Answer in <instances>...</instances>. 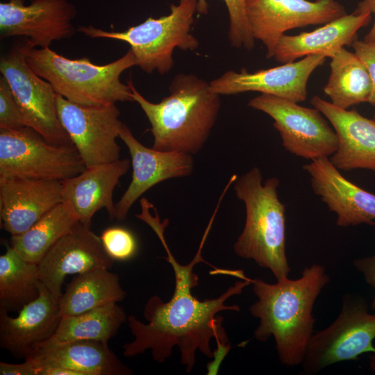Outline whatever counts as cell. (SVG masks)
Instances as JSON below:
<instances>
[{
	"mask_svg": "<svg viewBox=\"0 0 375 375\" xmlns=\"http://www.w3.org/2000/svg\"><path fill=\"white\" fill-rule=\"evenodd\" d=\"M103 246L108 256L114 260L125 261L132 258L138 250L133 234L122 227H110L101 236Z\"/></svg>",
	"mask_w": 375,
	"mask_h": 375,
	"instance_id": "30",
	"label": "cell"
},
{
	"mask_svg": "<svg viewBox=\"0 0 375 375\" xmlns=\"http://www.w3.org/2000/svg\"><path fill=\"white\" fill-rule=\"evenodd\" d=\"M119 138L128 149L133 169L131 181L115 204V219L121 222L126 219L134 203L151 188L169 178L190 176L193 172L194 160L186 153L145 147L124 124Z\"/></svg>",
	"mask_w": 375,
	"mask_h": 375,
	"instance_id": "16",
	"label": "cell"
},
{
	"mask_svg": "<svg viewBox=\"0 0 375 375\" xmlns=\"http://www.w3.org/2000/svg\"><path fill=\"white\" fill-rule=\"evenodd\" d=\"M127 320L124 310L117 303L76 315L62 316L55 333L44 343L87 340L108 344Z\"/></svg>",
	"mask_w": 375,
	"mask_h": 375,
	"instance_id": "27",
	"label": "cell"
},
{
	"mask_svg": "<svg viewBox=\"0 0 375 375\" xmlns=\"http://www.w3.org/2000/svg\"><path fill=\"white\" fill-rule=\"evenodd\" d=\"M130 165L128 159H119L86 168L62 181V201L72 206L79 222L85 225L90 226L94 214L103 208L107 210L110 219H115L114 190Z\"/></svg>",
	"mask_w": 375,
	"mask_h": 375,
	"instance_id": "21",
	"label": "cell"
},
{
	"mask_svg": "<svg viewBox=\"0 0 375 375\" xmlns=\"http://www.w3.org/2000/svg\"><path fill=\"white\" fill-rule=\"evenodd\" d=\"M28 126L23 112L6 79L0 77V128L18 129Z\"/></svg>",
	"mask_w": 375,
	"mask_h": 375,
	"instance_id": "31",
	"label": "cell"
},
{
	"mask_svg": "<svg viewBox=\"0 0 375 375\" xmlns=\"http://www.w3.org/2000/svg\"><path fill=\"white\" fill-rule=\"evenodd\" d=\"M62 201L61 181H0L1 228L11 235L22 234Z\"/></svg>",
	"mask_w": 375,
	"mask_h": 375,
	"instance_id": "20",
	"label": "cell"
},
{
	"mask_svg": "<svg viewBox=\"0 0 375 375\" xmlns=\"http://www.w3.org/2000/svg\"><path fill=\"white\" fill-rule=\"evenodd\" d=\"M12 317L0 309V347L13 357L27 359L55 333L61 315L46 286L41 282L40 294Z\"/></svg>",
	"mask_w": 375,
	"mask_h": 375,
	"instance_id": "18",
	"label": "cell"
},
{
	"mask_svg": "<svg viewBox=\"0 0 375 375\" xmlns=\"http://www.w3.org/2000/svg\"><path fill=\"white\" fill-rule=\"evenodd\" d=\"M6 251L0 256V309L19 312L40 294L38 264L27 261L4 242Z\"/></svg>",
	"mask_w": 375,
	"mask_h": 375,
	"instance_id": "28",
	"label": "cell"
},
{
	"mask_svg": "<svg viewBox=\"0 0 375 375\" xmlns=\"http://www.w3.org/2000/svg\"><path fill=\"white\" fill-rule=\"evenodd\" d=\"M211 224L207 228L199 249L194 258L187 265H181L175 259L165 242L160 238L172 265L175 288L172 297L163 301L158 295L151 297L144 309L147 323L140 322L133 315L128 317V325L134 339L122 346L123 355L134 357L150 350L153 359L164 362L172 356V349L178 347L181 364L190 373L196 362L199 350L208 358L214 357L210 340L215 339L217 349L231 347L228 338L222 326L223 318L217 315L222 310L239 312L238 305L225 303L231 297L240 294L251 284V278L235 282L219 297L201 301L192 294L191 290L198 285L199 276L194 272L195 265L206 262L201 256L203 246Z\"/></svg>",
	"mask_w": 375,
	"mask_h": 375,
	"instance_id": "1",
	"label": "cell"
},
{
	"mask_svg": "<svg viewBox=\"0 0 375 375\" xmlns=\"http://www.w3.org/2000/svg\"><path fill=\"white\" fill-rule=\"evenodd\" d=\"M229 16L228 38L233 47L244 48L251 51L255 47V41L247 17V0H223ZM197 12L201 15L208 12L206 0H197Z\"/></svg>",
	"mask_w": 375,
	"mask_h": 375,
	"instance_id": "29",
	"label": "cell"
},
{
	"mask_svg": "<svg viewBox=\"0 0 375 375\" xmlns=\"http://www.w3.org/2000/svg\"><path fill=\"white\" fill-rule=\"evenodd\" d=\"M76 14L69 0H6L0 3V36H24L35 47H49L74 35Z\"/></svg>",
	"mask_w": 375,
	"mask_h": 375,
	"instance_id": "13",
	"label": "cell"
},
{
	"mask_svg": "<svg viewBox=\"0 0 375 375\" xmlns=\"http://www.w3.org/2000/svg\"><path fill=\"white\" fill-rule=\"evenodd\" d=\"M114 261L106 251L100 237L90 226L78 222L40 261V278L58 303L67 276L97 268L110 269Z\"/></svg>",
	"mask_w": 375,
	"mask_h": 375,
	"instance_id": "15",
	"label": "cell"
},
{
	"mask_svg": "<svg viewBox=\"0 0 375 375\" xmlns=\"http://www.w3.org/2000/svg\"><path fill=\"white\" fill-rule=\"evenodd\" d=\"M326 58L323 55L312 54L297 62L253 72L245 68L239 72L228 70L210 81V87L219 95L259 92L299 103L306 99L311 74L324 63Z\"/></svg>",
	"mask_w": 375,
	"mask_h": 375,
	"instance_id": "14",
	"label": "cell"
},
{
	"mask_svg": "<svg viewBox=\"0 0 375 375\" xmlns=\"http://www.w3.org/2000/svg\"><path fill=\"white\" fill-rule=\"evenodd\" d=\"M39 367L30 358L19 364L0 362L1 375H39Z\"/></svg>",
	"mask_w": 375,
	"mask_h": 375,
	"instance_id": "33",
	"label": "cell"
},
{
	"mask_svg": "<svg viewBox=\"0 0 375 375\" xmlns=\"http://www.w3.org/2000/svg\"><path fill=\"white\" fill-rule=\"evenodd\" d=\"M78 222L72 206L62 201L26 232L11 235L8 244L22 258L38 264L50 249Z\"/></svg>",
	"mask_w": 375,
	"mask_h": 375,
	"instance_id": "25",
	"label": "cell"
},
{
	"mask_svg": "<svg viewBox=\"0 0 375 375\" xmlns=\"http://www.w3.org/2000/svg\"><path fill=\"white\" fill-rule=\"evenodd\" d=\"M331 73L324 87L331 103L342 109L369 102L372 85L369 74L357 56L341 48L331 58Z\"/></svg>",
	"mask_w": 375,
	"mask_h": 375,
	"instance_id": "26",
	"label": "cell"
},
{
	"mask_svg": "<svg viewBox=\"0 0 375 375\" xmlns=\"http://www.w3.org/2000/svg\"><path fill=\"white\" fill-rule=\"evenodd\" d=\"M279 184L276 177L263 182L260 169L253 167L237 178L233 188L246 210L244 226L234 251L269 269L277 281L288 278L291 271L285 252V206L278 198Z\"/></svg>",
	"mask_w": 375,
	"mask_h": 375,
	"instance_id": "4",
	"label": "cell"
},
{
	"mask_svg": "<svg viewBox=\"0 0 375 375\" xmlns=\"http://www.w3.org/2000/svg\"><path fill=\"white\" fill-rule=\"evenodd\" d=\"M330 281L324 268L314 264L304 268L301 276L268 283L251 279L257 301L249 308L259 319L254 338L260 342L273 336L281 362L288 367L301 365L313 335L315 302Z\"/></svg>",
	"mask_w": 375,
	"mask_h": 375,
	"instance_id": "2",
	"label": "cell"
},
{
	"mask_svg": "<svg viewBox=\"0 0 375 375\" xmlns=\"http://www.w3.org/2000/svg\"><path fill=\"white\" fill-rule=\"evenodd\" d=\"M126 294L116 274L97 268L77 274L67 285L58 303L61 317L72 316L122 301Z\"/></svg>",
	"mask_w": 375,
	"mask_h": 375,
	"instance_id": "24",
	"label": "cell"
},
{
	"mask_svg": "<svg viewBox=\"0 0 375 375\" xmlns=\"http://www.w3.org/2000/svg\"><path fill=\"white\" fill-rule=\"evenodd\" d=\"M303 168L315 194L335 213L338 226L375 225V194L345 178L328 158L312 160Z\"/></svg>",
	"mask_w": 375,
	"mask_h": 375,
	"instance_id": "17",
	"label": "cell"
},
{
	"mask_svg": "<svg viewBox=\"0 0 375 375\" xmlns=\"http://www.w3.org/2000/svg\"><path fill=\"white\" fill-rule=\"evenodd\" d=\"M39 368L59 367L81 375H130L133 371L123 364L108 344L79 340L64 343H44L29 357Z\"/></svg>",
	"mask_w": 375,
	"mask_h": 375,
	"instance_id": "23",
	"label": "cell"
},
{
	"mask_svg": "<svg viewBox=\"0 0 375 375\" xmlns=\"http://www.w3.org/2000/svg\"><path fill=\"white\" fill-rule=\"evenodd\" d=\"M26 61L56 94L73 103L97 106L134 101L130 86L120 80L123 72L136 65L131 49L116 60L99 65L88 57L70 59L49 47L37 49L31 45L26 51Z\"/></svg>",
	"mask_w": 375,
	"mask_h": 375,
	"instance_id": "5",
	"label": "cell"
},
{
	"mask_svg": "<svg viewBox=\"0 0 375 375\" xmlns=\"http://www.w3.org/2000/svg\"><path fill=\"white\" fill-rule=\"evenodd\" d=\"M197 0H178L172 4L168 15L149 17L124 31H107L92 25L80 26L78 31L92 38H109L125 42L135 56L136 65L147 74L156 71L163 75L174 65L175 48L194 51L199 40L190 33Z\"/></svg>",
	"mask_w": 375,
	"mask_h": 375,
	"instance_id": "6",
	"label": "cell"
},
{
	"mask_svg": "<svg viewBox=\"0 0 375 375\" xmlns=\"http://www.w3.org/2000/svg\"><path fill=\"white\" fill-rule=\"evenodd\" d=\"M353 13L356 15L373 13L375 15V0H362L358 3ZM364 40L375 43V21L369 33L365 36Z\"/></svg>",
	"mask_w": 375,
	"mask_h": 375,
	"instance_id": "35",
	"label": "cell"
},
{
	"mask_svg": "<svg viewBox=\"0 0 375 375\" xmlns=\"http://www.w3.org/2000/svg\"><path fill=\"white\" fill-rule=\"evenodd\" d=\"M372 355L369 356V365L371 369L375 372V352L371 353Z\"/></svg>",
	"mask_w": 375,
	"mask_h": 375,
	"instance_id": "36",
	"label": "cell"
},
{
	"mask_svg": "<svg viewBox=\"0 0 375 375\" xmlns=\"http://www.w3.org/2000/svg\"><path fill=\"white\" fill-rule=\"evenodd\" d=\"M371 14L345 15L310 32L283 35L275 47L274 57L282 64L312 54L331 58L344 46L352 45L357 31L366 26Z\"/></svg>",
	"mask_w": 375,
	"mask_h": 375,
	"instance_id": "22",
	"label": "cell"
},
{
	"mask_svg": "<svg viewBox=\"0 0 375 375\" xmlns=\"http://www.w3.org/2000/svg\"><path fill=\"white\" fill-rule=\"evenodd\" d=\"M374 340L375 315L369 312L363 298L346 294L336 319L311 336L301 363L303 372L315 374L331 365L375 352Z\"/></svg>",
	"mask_w": 375,
	"mask_h": 375,
	"instance_id": "8",
	"label": "cell"
},
{
	"mask_svg": "<svg viewBox=\"0 0 375 375\" xmlns=\"http://www.w3.org/2000/svg\"><path fill=\"white\" fill-rule=\"evenodd\" d=\"M310 103L326 117L337 135L338 147L330 156L331 163L340 171H375V120L356 110L337 107L317 95Z\"/></svg>",
	"mask_w": 375,
	"mask_h": 375,
	"instance_id": "19",
	"label": "cell"
},
{
	"mask_svg": "<svg viewBox=\"0 0 375 375\" xmlns=\"http://www.w3.org/2000/svg\"><path fill=\"white\" fill-rule=\"evenodd\" d=\"M31 45L33 44L25 38L1 57V76L8 81L28 126L50 143L74 145L60 122L52 85L37 75L26 61V51Z\"/></svg>",
	"mask_w": 375,
	"mask_h": 375,
	"instance_id": "9",
	"label": "cell"
},
{
	"mask_svg": "<svg viewBox=\"0 0 375 375\" xmlns=\"http://www.w3.org/2000/svg\"><path fill=\"white\" fill-rule=\"evenodd\" d=\"M246 12L253 36L266 47L267 58L274 57L285 31L325 24L347 14L337 0H247Z\"/></svg>",
	"mask_w": 375,
	"mask_h": 375,
	"instance_id": "12",
	"label": "cell"
},
{
	"mask_svg": "<svg viewBox=\"0 0 375 375\" xmlns=\"http://www.w3.org/2000/svg\"><path fill=\"white\" fill-rule=\"evenodd\" d=\"M85 169L74 145L50 143L29 126L0 128V181L31 178L62 181Z\"/></svg>",
	"mask_w": 375,
	"mask_h": 375,
	"instance_id": "7",
	"label": "cell"
},
{
	"mask_svg": "<svg viewBox=\"0 0 375 375\" xmlns=\"http://www.w3.org/2000/svg\"><path fill=\"white\" fill-rule=\"evenodd\" d=\"M60 122L86 168L119 159L117 139L123 125L115 103L85 106L56 94Z\"/></svg>",
	"mask_w": 375,
	"mask_h": 375,
	"instance_id": "11",
	"label": "cell"
},
{
	"mask_svg": "<svg viewBox=\"0 0 375 375\" xmlns=\"http://www.w3.org/2000/svg\"><path fill=\"white\" fill-rule=\"evenodd\" d=\"M248 106L274 119L283 147L292 154L312 161L336 151L337 135L317 108L267 94L252 98Z\"/></svg>",
	"mask_w": 375,
	"mask_h": 375,
	"instance_id": "10",
	"label": "cell"
},
{
	"mask_svg": "<svg viewBox=\"0 0 375 375\" xmlns=\"http://www.w3.org/2000/svg\"><path fill=\"white\" fill-rule=\"evenodd\" d=\"M353 265L363 275L365 281L374 290L371 307L375 310V252L371 256L354 260Z\"/></svg>",
	"mask_w": 375,
	"mask_h": 375,
	"instance_id": "34",
	"label": "cell"
},
{
	"mask_svg": "<svg viewBox=\"0 0 375 375\" xmlns=\"http://www.w3.org/2000/svg\"><path fill=\"white\" fill-rule=\"evenodd\" d=\"M351 46L370 77L372 90L368 103L375 106V43L356 39Z\"/></svg>",
	"mask_w": 375,
	"mask_h": 375,
	"instance_id": "32",
	"label": "cell"
},
{
	"mask_svg": "<svg viewBox=\"0 0 375 375\" xmlns=\"http://www.w3.org/2000/svg\"><path fill=\"white\" fill-rule=\"evenodd\" d=\"M127 84L151 124L152 148L192 156L202 149L221 106L220 95L209 83L193 74L178 73L171 81L169 94L158 103L145 99L131 76Z\"/></svg>",
	"mask_w": 375,
	"mask_h": 375,
	"instance_id": "3",
	"label": "cell"
},
{
	"mask_svg": "<svg viewBox=\"0 0 375 375\" xmlns=\"http://www.w3.org/2000/svg\"><path fill=\"white\" fill-rule=\"evenodd\" d=\"M373 119L375 120V112H374V114Z\"/></svg>",
	"mask_w": 375,
	"mask_h": 375,
	"instance_id": "37",
	"label": "cell"
}]
</instances>
